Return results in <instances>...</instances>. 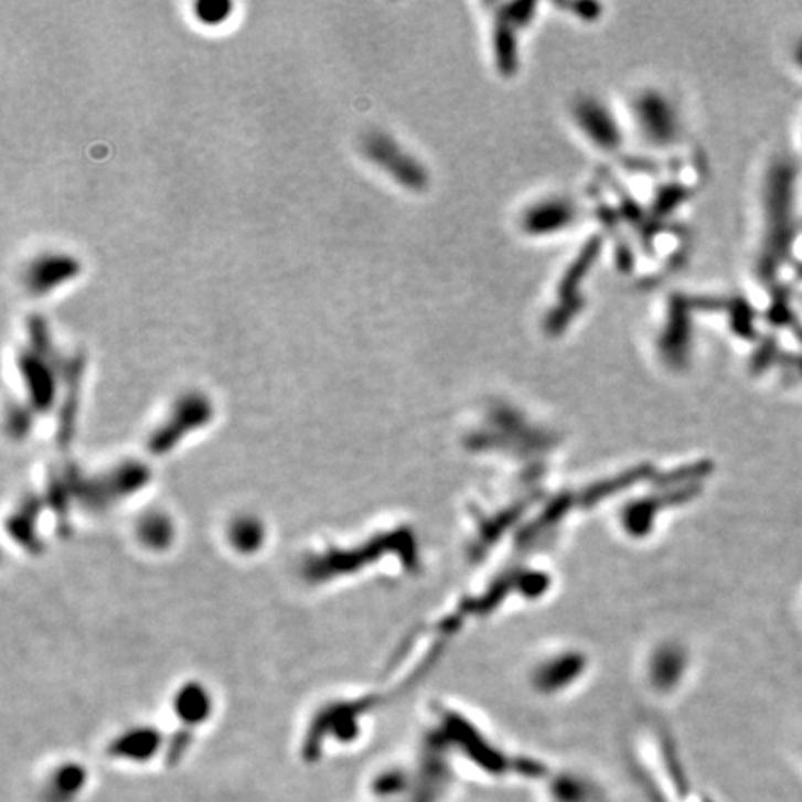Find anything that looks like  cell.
Returning <instances> with one entry per match:
<instances>
[{
	"mask_svg": "<svg viewBox=\"0 0 802 802\" xmlns=\"http://www.w3.org/2000/svg\"><path fill=\"white\" fill-rule=\"evenodd\" d=\"M81 264L69 255H45L30 266L26 285L34 293H47L78 276Z\"/></svg>",
	"mask_w": 802,
	"mask_h": 802,
	"instance_id": "1",
	"label": "cell"
},
{
	"mask_svg": "<svg viewBox=\"0 0 802 802\" xmlns=\"http://www.w3.org/2000/svg\"><path fill=\"white\" fill-rule=\"evenodd\" d=\"M53 359L40 355L32 350L19 355V368L29 385V393L32 394L38 409H49V405L53 404L54 375L53 366H51Z\"/></svg>",
	"mask_w": 802,
	"mask_h": 802,
	"instance_id": "2",
	"label": "cell"
},
{
	"mask_svg": "<svg viewBox=\"0 0 802 802\" xmlns=\"http://www.w3.org/2000/svg\"><path fill=\"white\" fill-rule=\"evenodd\" d=\"M233 10L231 2H197L195 15L205 24H220L228 18Z\"/></svg>",
	"mask_w": 802,
	"mask_h": 802,
	"instance_id": "3",
	"label": "cell"
}]
</instances>
